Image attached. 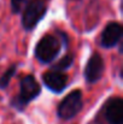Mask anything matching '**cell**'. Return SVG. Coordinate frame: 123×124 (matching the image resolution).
I'll return each instance as SVG.
<instances>
[{
	"label": "cell",
	"mask_w": 123,
	"mask_h": 124,
	"mask_svg": "<svg viewBox=\"0 0 123 124\" xmlns=\"http://www.w3.org/2000/svg\"><path fill=\"white\" fill-rule=\"evenodd\" d=\"M74 64V54L73 53H68L65 54L63 58H60L57 63L51 65V71H57V72H65L66 70H69Z\"/></svg>",
	"instance_id": "obj_9"
},
{
	"label": "cell",
	"mask_w": 123,
	"mask_h": 124,
	"mask_svg": "<svg viewBox=\"0 0 123 124\" xmlns=\"http://www.w3.org/2000/svg\"><path fill=\"white\" fill-rule=\"evenodd\" d=\"M41 94V87L33 75L24 76L19 82V93L10 101V106L18 112H23L25 107Z\"/></svg>",
	"instance_id": "obj_1"
},
{
	"label": "cell",
	"mask_w": 123,
	"mask_h": 124,
	"mask_svg": "<svg viewBox=\"0 0 123 124\" xmlns=\"http://www.w3.org/2000/svg\"><path fill=\"white\" fill-rule=\"evenodd\" d=\"M123 36V27L121 23L111 21L109 22L101 31L100 35V46L105 49H111L116 47Z\"/></svg>",
	"instance_id": "obj_7"
},
{
	"label": "cell",
	"mask_w": 123,
	"mask_h": 124,
	"mask_svg": "<svg viewBox=\"0 0 123 124\" xmlns=\"http://www.w3.org/2000/svg\"><path fill=\"white\" fill-rule=\"evenodd\" d=\"M17 72V64H11L6 70L5 72L0 76V89L4 90L8 87V84L11 82V80L13 78V76L16 75Z\"/></svg>",
	"instance_id": "obj_10"
},
{
	"label": "cell",
	"mask_w": 123,
	"mask_h": 124,
	"mask_svg": "<svg viewBox=\"0 0 123 124\" xmlns=\"http://www.w3.org/2000/svg\"><path fill=\"white\" fill-rule=\"evenodd\" d=\"M49 0H32L22 11V27L25 31H32L43 19L48 11Z\"/></svg>",
	"instance_id": "obj_3"
},
{
	"label": "cell",
	"mask_w": 123,
	"mask_h": 124,
	"mask_svg": "<svg viewBox=\"0 0 123 124\" xmlns=\"http://www.w3.org/2000/svg\"><path fill=\"white\" fill-rule=\"evenodd\" d=\"M62 47V42L56 34H46L35 46L34 55L41 64H51L59 55Z\"/></svg>",
	"instance_id": "obj_2"
},
{
	"label": "cell",
	"mask_w": 123,
	"mask_h": 124,
	"mask_svg": "<svg viewBox=\"0 0 123 124\" xmlns=\"http://www.w3.org/2000/svg\"><path fill=\"white\" fill-rule=\"evenodd\" d=\"M106 124H123V100L121 96H110L98 113Z\"/></svg>",
	"instance_id": "obj_5"
},
{
	"label": "cell",
	"mask_w": 123,
	"mask_h": 124,
	"mask_svg": "<svg viewBox=\"0 0 123 124\" xmlns=\"http://www.w3.org/2000/svg\"><path fill=\"white\" fill-rule=\"evenodd\" d=\"M32 0H11V11L13 15L21 13Z\"/></svg>",
	"instance_id": "obj_11"
},
{
	"label": "cell",
	"mask_w": 123,
	"mask_h": 124,
	"mask_svg": "<svg viewBox=\"0 0 123 124\" xmlns=\"http://www.w3.org/2000/svg\"><path fill=\"white\" fill-rule=\"evenodd\" d=\"M42 82L52 93L60 94L69 84V76L65 72H57L49 70L42 75Z\"/></svg>",
	"instance_id": "obj_8"
},
{
	"label": "cell",
	"mask_w": 123,
	"mask_h": 124,
	"mask_svg": "<svg viewBox=\"0 0 123 124\" xmlns=\"http://www.w3.org/2000/svg\"><path fill=\"white\" fill-rule=\"evenodd\" d=\"M83 108V94L82 90L75 89L70 92L57 107V116L63 121H71Z\"/></svg>",
	"instance_id": "obj_4"
},
{
	"label": "cell",
	"mask_w": 123,
	"mask_h": 124,
	"mask_svg": "<svg viewBox=\"0 0 123 124\" xmlns=\"http://www.w3.org/2000/svg\"><path fill=\"white\" fill-rule=\"evenodd\" d=\"M105 71V63L100 53L94 52L88 58L87 64L83 69V77L88 84H94L99 82Z\"/></svg>",
	"instance_id": "obj_6"
}]
</instances>
